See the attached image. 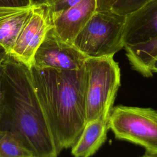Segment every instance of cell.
<instances>
[{
	"mask_svg": "<svg viewBox=\"0 0 157 157\" xmlns=\"http://www.w3.org/2000/svg\"><path fill=\"white\" fill-rule=\"evenodd\" d=\"M119 0H96V10H110Z\"/></svg>",
	"mask_w": 157,
	"mask_h": 157,
	"instance_id": "cell-17",
	"label": "cell"
},
{
	"mask_svg": "<svg viewBox=\"0 0 157 157\" xmlns=\"http://www.w3.org/2000/svg\"><path fill=\"white\" fill-rule=\"evenodd\" d=\"M81 0H40L37 3L45 6L51 20Z\"/></svg>",
	"mask_w": 157,
	"mask_h": 157,
	"instance_id": "cell-14",
	"label": "cell"
},
{
	"mask_svg": "<svg viewBox=\"0 0 157 157\" xmlns=\"http://www.w3.org/2000/svg\"><path fill=\"white\" fill-rule=\"evenodd\" d=\"M33 83L59 153L71 147L86 124V74L30 67Z\"/></svg>",
	"mask_w": 157,
	"mask_h": 157,
	"instance_id": "cell-2",
	"label": "cell"
},
{
	"mask_svg": "<svg viewBox=\"0 0 157 157\" xmlns=\"http://www.w3.org/2000/svg\"><path fill=\"white\" fill-rule=\"evenodd\" d=\"M124 48L132 69L144 77L152 76L151 66L157 58V37L148 43Z\"/></svg>",
	"mask_w": 157,
	"mask_h": 157,
	"instance_id": "cell-12",
	"label": "cell"
},
{
	"mask_svg": "<svg viewBox=\"0 0 157 157\" xmlns=\"http://www.w3.org/2000/svg\"><path fill=\"white\" fill-rule=\"evenodd\" d=\"M0 157H34L10 133L0 131Z\"/></svg>",
	"mask_w": 157,
	"mask_h": 157,
	"instance_id": "cell-13",
	"label": "cell"
},
{
	"mask_svg": "<svg viewBox=\"0 0 157 157\" xmlns=\"http://www.w3.org/2000/svg\"><path fill=\"white\" fill-rule=\"evenodd\" d=\"M149 0H119L111 8V10L125 15L133 12Z\"/></svg>",
	"mask_w": 157,
	"mask_h": 157,
	"instance_id": "cell-15",
	"label": "cell"
},
{
	"mask_svg": "<svg viewBox=\"0 0 157 157\" xmlns=\"http://www.w3.org/2000/svg\"><path fill=\"white\" fill-rule=\"evenodd\" d=\"M9 53V52H8V50L0 44V65L6 59Z\"/></svg>",
	"mask_w": 157,
	"mask_h": 157,
	"instance_id": "cell-19",
	"label": "cell"
},
{
	"mask_svg": "<svg viewBox=\"0 0 157 157\" xmlns=\"http://www.w3.org/2000/svg\"><path fill=\"white\" fill-rule=\"evenodd\" d=\"M87 77L86 121H108L120 86V69L113 56L87 58L84 63Z\"/></svg>",
	"mask_w": 157,
	"mask_h": 157,
	"instance_id": "cell-3",
	"label": "cell"
},
{
	"mask_svg": "<svg viewBox=\"0 0 157 157\" xmlns=\"http://www.w3.org/2000/svg\"><path fill=\"white\" fill-rule=\"evenodd\" d=\"M52 26L47 8L37 2L34 3L31 13L9 54L30 67L37 50Z\"/></svg>",
	"mask_w": 157,
	"mask_h": 157,
	"instance_id": "cell-7",
	"label": "cell"
},
{
	"mask_svg": "<svg viewBox=\"0 0 157 157\" xmlns=\"http://www.w3.org/2000/svg\"><path fill=\"white\" fill-rule=\"evenodd\" d=\"M140 157H157V153H152L146 151L145 153Z\"/></svg>",
	"mask_w": 157,
	"mask_h": 157,
	"instance_id": "cell-20",
	"label": "cell"
},
{
	"mask_svg": "<svg viewBox=\"0 0 157 157\" xmlns=\"http://www.w3.org/2000/svg\"><path fill=\"white\" fill-rule=\"evenodd\" d=\"M86 58L73 44L63 40L52 26L37 50L31 66L39 69L78 70L83 66Z\"/></svg>",
	"mask_w": 157,
	"mask_h": 157,
	"instance_id": "cell-6",
	"label": "cell"
},
{
	"mask_svg": "<svg viewBox=\"0 0 157 157\" xmlns=\"http://www.w3.org/2000/svg\"><path fill=\"white\" fill-rule=\"evenodd\" d=\"M107 121L96 119L86 122L76 141L71 147L74 157H90L102 145L109 130Z\"/></svg>",
	"mask_w": 157,
	"mask_h": 157,
	"instance_id": "cell-10",
	"label": "cell"
},
{
	"mask_svg": "<svg viewBox=\"0 0 157 157\" xmlns=\"http://www.w3.org/2000/svg\"><path fill=\"white\" fill-rule=\"evenodd\" d=\"M2 63L0 65V117L2 113V106H3V99H4V94L2 86Z\"/></svg>",
	"mask_w": 157,
	"mask_h": 157,
	"instance_id": "cell-18",
	"label": "cell"
},
{
	"mask_svg": "<svg viewBox=\"0 0 157 157\" xmlns=\"http://www.w3.org/2000/svg\"><path fill=\"white\" fill-rule=\"evenodd\" d=\"M33 4V0H0V7H26Z\"/></svg>",
	"mask_w": 157,
	"mask_h": 157,
	"instance_id": "cell-16",
	"label": "cell"
},
{
	"mask_svg": "<svg viewBox=\"0 0 157 157\" xmlns=\"http://www.w3.org/2000/svg\"><path fill=\"white\" fill-rule=\"evenodd\" d=\"M96 10V0H81L52 20L56 34L71 44Z\"/></svg>",
	"mask_w": 157,
	"mask_h": 157,
	"instance_id": "cell-9",
	"label": "cell"
},
{
	"mask_svg": "<svg viewBox=\"0 0 157 157\" xmlns=\"http://www.w3.org/2000/svg\"><path fill=\"white\" fill-rule=\"evenodd\" d=\"M108 126L116 138L157 153V111L151 108L117 105L112 108Z\"/></svg>",
	"mask_w": 157,
	"mask_h": 157,
	"instance_id": "cell-5",
	"label": "cell"
},
{
	"mask_svg": "<svg viewBox=\"0 0 157 157\" xmlns=\"http://www.w3.org/2000/svg\"><path fill=\"white\" fill-rule=\"evenodd\" d=\"M125 15L124 48L144 44L157 37V0H149Z\"/></svg>",
	"mask_w": 157,
	"mask_h": 157,
	"instance_id": "cell-8",
	"label": "cell"
},
{
	"mask_svg": "<svg viewBox=\"0 0 157 157\" xmlns=\"http://www.w3.org/2000/svg\"><path fill=\"white\" fill-rule=\"evenodd\" d=\"M125 20L111 10H96L72 44L87 58L113 56L124 48Z\"/></svg>",
	"mask_w": 157,
	"mask_h": 157,
	"instance_id": "cell-4",
	"label": "cell"
},
{
	"mask_svg": "<svg viewBox=\"0 0 157 157\" xmlns=\"http://www.w3.org/2000/svg\"><path fill=\"white\" fill-rule=\"evenodd\" d=\"M33 6L26 7H0V44L9 52L29 18Z\"/></svg>",
	"mask_w": 157,
	"mask_h": 157,
	"instance_id": "cell-11",
	"label": "cell"
},
{
	"mask_svg": "<svg viewBox=\"0 0 157 157\" xmlns=\"http://www.w3.org/2000/svg\"><path fill=\"white\" fill-rule=\"evenodd\" d=\"M151 71L153 72H157V58L153 62L151 66Z\"/></svg>",
	"mask_w": 157,
	"mask_h": 157,
	"instance_id": "cell-21",
	"label": "cell"
},
{
	"mask_svg": "<svg viewBox=\"0 0 157 157\" xmlns=\"http://www.w3.org/2000/svg\"><path fill=\"white\" fill-rule=\"evenodd\" d=\"M2 67L0 131L12 134L34 157H58L59 153L37 96L30 67L9 53Z\"/></svg>",
	"mask_w": 157,
	"mask_h": 157,
	"instance_id": "cell-1",
	"label": "cell"
}]
</instances>
